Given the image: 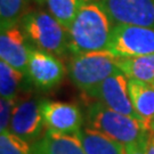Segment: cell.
<instances>
[{"instance_id":"6da1fadb","label":"cell","mask_w":154,"mask_h":154,"mask_svg":"<svg viewBox=\"0 0 154 154\" xmlns=\"http://www.w3.org/2000/svg\"><path fill=\"white\" fill-rule=\"evenodd\" d=\"M113 26L114 24L99 1H82L77 16L67 31L69 53L79 55L106 51Z\"/></svg>"},{"instance_id":"7a4b0ae2","label":"cell","mask_w":154,"mask_h":154,"mask_svg":"<svg viewBox=\"0 0 154 154\" xmlns=\"http://www.w3.org/2000/svg\"><path fill=\"white\" fill-rule=\"evenodd\" d=\"M85 120L86 127L123 144L125 146L130 144L146 145L152 135L144 121L111 110L97 100L87 106Z\"/></svg>"},{"instance_id":"3957f363","label":"cell","mask_w":154,"mask_h":154,"mask_svg":"<svg viewBox=\"0 0 154 154\" xmlns=\"http://www.w3.org/2000/svg\"><path fill=\"white\" fill-rule=\"evenodd\" d=\"M20 25L34 48L58 57L69 53L67 30L49 11H30Z\"/></svg>"},{"instance_id":"277c9868","label":"cell","mask_w":154,"mask_h":154,"mask_svg":"<svg viewBox=\"0 0 154 154\" xmlns=\"http://www.w3.org/2000/svg\"><path fill=\"white\" fill-rule=\"evenodd\" d=\"M122 72L116 57L107 51H94L72 55L67 65L69 78L73 85L87 94L109 77Z\"/></svg>"},{"instance_id":"5b68a950","label":"cell","mask_w":154,"mask_h":154,"mask_svg":"<svg viewBox=\"0 0 154 154\" xmlns=\"http://www.w3.org/2000/svg\"><path fill=\"white\" fill-rule=\"evenodd\" d=\"M106 51L116 58L154 54V28L114 25Z\"/></svg>"},{"instance_id":"8992f818","label":"cell","mask_w":154,"mask_h":154,"mask_svg":"<svg viewBox=\"0 0 154 154\" xmlns=\"http://www.w3.org/2000/svg\"><path fill=\"white\" fill-rule=\"evenodd\" d=\"M114 25L154 28V0H99Z\"/></svg>"},{"instance_id":"52a82bcc","label":"cell","mask_w":154,"mask_h":154,"mask_svg":"<svg viewBox=\"0 0 154 154\" xmlns=\"http://www.w3.org/2000/svg\"><path fill=\"white\" fill-rule=\"evenodd\" d=\"M64 63L56 55L33 47L30 53L26 77L37 88L48 91L56 88L66 74Z\"/></svg>"},{"instance_id":"ba28073f","label":"cell","mask_w":154,"mask_h":154,"mask_svg":"<svg viewBox=\"0 0 154 154\" xmlns=\"http://www.w3.org/2000/svg\"><path fill=\"white\" fill-rule=\"evenodd\" d=\"M45 122L41 113V99L25 98L15 103L9 131L32 144L44 134Z\"/></svg>"},{"instance_id":"9c48e42d","label":"cell","mask_w":154,"mask_h":154,"mask_svg":"<svg viewBox=\"0 0 154 154\" xmlns=\"http://www.w3.org/2000/svg\"><path fill=\"white\" fill-rule=\"evenodd\" d=\"M128 80L129 79L123 72L116 73L105 79L86 95L90 98L96 99L111 110L139 119L130 100Z\"/></svg>"},{"instance_id":"30bf717a","label":"cell","mask_w":154,"mask_h":154,"mask_svg":"<svg viewBox=\"0 0 154 154\" xmlns=\"http://www.w3.org/2000/svg\"><path fill=\"white\" fill-rule=\"evenodd\" d=\"M41 113L46 129L65 135H75L83 128L85 116L75 104L41 99Z\"/></svg>"},{"instance_id":"8fae6325","label":"cell","mask_w":154,"mask_h":154,"mask_svg":"<svg viewBox=\"0 0 154 154\" xmlns=\"http://www.w3.org/2000/svg\"><path fill=\"white\" fill-rule=\"evenodd\" d=\"M33 46L26 38L21 25L1 30L0 58L18 71L26 74L30 53Z\"/></svg>"},{"instance_id":"7c38bea8","label":"cell","mask_w":154,"mask_h":154,"mask_svg":"<svg viewBox=\"0 0 154 154\" xmlns=\"http://www.w3.org/2000/svg\"><path fill=\"white\" fill-rule=\"evenodd\" d=\"M31 145L32 154H86L75 135H65L46 129Z\"/></svg>"},{"instance_id":"4fadbf2b","label":"cell","mask_w":154,"mask_h":154,"mask_svg":"<svg viewBox=\"0 0 154 154\" xmlns=\"http://www.w3.org/2000/svg\"><path fill=\"white\" fill-rule=\"evenodd\" d=\"M128 90L134 110L149 128L154 120V88L149 82L136 79L128 80Z\"/></svg>"},{"instance_id":"5bb4252c","label":"cell","mask_w":154,"mask_h":154,"mask_svg":"<svg viewBox=\"0 0 154 154\" xmlns=\"http://www.w3.org/2000/svg\"><path fill=\"white\" fill-rule=\"evenodd\" d=\"M86 154H126V146L89 127L75 134Z\"/></svg>"},{"instance_id":"9a60e30c","label":"cell","mask_w":154,"mask_h":154,"mask_svg":"<svg viewBox=\"0 0 154 154\" xmlns=\"http://www.w3.org/2000/svg\"><path fill=\"white\" fill-rule=\"evenodd\" d=\"M119 69L128 79H136L144 82H154V54L116 58Z\"/></svg>"},{"instance_id":"2e32d148","label":"cell","mask_w":154,"mask_h":154,"mask_svg":"<svg viewBox=\"0 0 154 154\" xmlns=\"http://www.w3.org/2000/svg\"><path fill=\"white\" fill-rule=\"evenodd\" d=\"M26 74L14 69L6 62H0V95L2 98L16 100L17 93Z\"/></svg>"},{"instance_id":"e0dca14e","label":"cell","mask_w":154,"mask_h":154,"mask_svg":"<svg viewBox=\"0 0 154 154\" xmlns=\"http://www.w3.org/2000/svg\"><path fill=\"white\" fill-rule=\"evenodd\" d=\"M29 0H0L1 30L20 25L22 18L29 13Z\"/></svg>"},{"instance_id":"ac0fdd59","label":"cell","mask_w":154,"mask_h":154,"mask_svg":"<svg viewBox=\"0 0 154 154\" xmlns=\"http://www.w3.org/2000/svg\"><path fill=\"white\" fill-rule=\"evenodd\" d=\"M48 11L69 31L82 0H45Z\"/></svg>"},{"instance_id":"d6986e66","label":"cell","mask_w":154,"mask_h":154,"mask_svg":"<svg viewBox=\"0 0 154 154\" xmlns=\"http://www.w3.org/2000/svg\"><path fill=\"white\" fill-rule=\"evenodd\" d=\"M0 154H32L31 145L9 130L0 131Z\"/></svg>"},{"instance_id":"ffe728a7","label":"cell","mask_w":154,"mask_h":154,"mask_svg":"<svg viewBox=\"0 0 154 154\" xmlns=\"http://www.w3.org/2000/svg\"><path fill=\"white\" fill-rule=\"evenodd\" d=\"M16 100H11V99L2 98L0 100V131H6L9 130V125H11V114H13V110L15 106Z\"/></svg>"},{"instance_id":"44dd1931","label":"cell","mask_w":154,"mask_h":154,"mask_svg":"<svg viewBox=\"0 0 154 154\" xmlns=\"http://www.w3.org/2000/svg\"><path fill=\"white\" fill-rule=\"evenodd\" d=\"M146 145H140V144H130L126 146V154H146L145 151Z\"/></svg>"},{"instance_id":"7402d4cb","label":"cell","mask_w":154,"mask_h":154,"mask_svg":"<svg viewBox=\"0 0 154 154\" xmlns=\"http://www.w3.org/2000/svg\"><path fill=\"white\" fill-rule=\"evenodd\" d=\"M149 131H151V134H152V135H154V120L149 123Z\"/></svg>"},{"instance_id":"603a6c76","label":"cell","mask_w":154,"mask_h":154,"mask_svg":"<svg viewBox=\"0 0 154 154\" xmlns=\"http://www.w3.org/2000/svg\"><path fill=\"white\" fill-rule=\"evenodd\" d=\"M82 1H86V2H96V1H99V0H82Z\"/></svg>"},{"instance_id":"cb8c5ba5","label":"cell","mask_w":154,"mask_h":154,"mask_svg":"<svg viewBox=\"0 0 154 154\" xmlns=\"http://www.w3.org/2000/svg\"><path fill=\"white\" fill-rule=\"evenodd\" d=\"M34 1H37V2H42V1H45V0H34Z\"/></svg>"},{"instance_id":"d4e9b609","label":"cell","mask_w":154,"mask_h":154,"mask_svg":"<svg viewBox=\"0 0 154 154\" xmlns=\"http://www.w3.org/2000/svg\"><path fill=\"white\" fill-rule=\"evenodd\" d=\"M151 85H152V86H153V88H154V82H152V83H151Z\"/></svg>"},{"instance_id":"484cf974","label":"cell","mask_w":154,"mask_h":154,"mask_svg":"<svg viewBox=\"0 0 154 154\" xmlns=\"http://www.w3.org/2000/svg\"><path fill=\"white\" fill-rule=\"evenodd\" d=\"M153 138H154V135H153Z\"/></svg>"}]
</instances>
